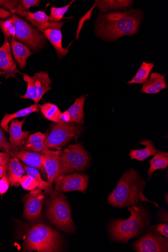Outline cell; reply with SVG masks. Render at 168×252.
<instances>
[{
  "label": "cell",
  "instance_id": "16",
  "mask_svg": "<svg viewBox=\"0 0 168 252\" xmlns=\"http://www.w3.org/2000/svg\"><path fill=\"white\" fill-rule=\"evenodd\" d=\"M26 119L19 121L17 119L10 122L8 128L10 136L9 141L11 146L16 149L20 150L24 143L28 138L31 131H22V126Z\"/></svg>",
  "mask_w": 168,
  "mask_h": 252
},
{
  "label": "cell",
  "instance_id": "26",
  "mask_svg": "<svg viewBox=\"0 0 168 252\" xmlns=\"http://www.w3.org/2000/svg\"><path fill=\"white\" fill-rule=\"evenodd\" d=\"M150 167L148 175L150 179L152 175L157 170L166 169L168 166V153L159 151L149 161Z\"/></svg>",
  "mask_w": 168,
  "mask_h": 252
},
{
  "label": "cell",
  "instance_id": "27",
  "mask_svg": "<svg viewBox=\"0 0 168 252\" xmlns=\"http://www.w3.org/2000/svg\"><path fill=\"white\" fill-rule=\"evenodd\" d=\"M133 1L121 0V1H95V4L101 12L112 10L123 9L132 5Z\"/></svg>",
  "mask_w": 168,
  "mask_h": 252
},
{
  "label": "cell",
  "instance_id": "1",
  "mask_svg": "<svg viewBox=\"0 0 168 252\" xmlns=\"http://www.w3.org/2000/svg\"><path fill=\"white\" fill-rule=\"evenodd\" d=\"M141 19V12L136 10L100 14L96 23V34L106 41L132 36L137 33Z\"/></svg>",
  "mask_w": 168,
  "mask_h": 252
},
{
  "label": "cell",
  "instance_id": "13",
  "mask_svg": "<svg viewBox=\"0 0 168 252\" xmlns=\"http://www.w3.org/2000/svg\"><path fill=\"white\" fill-rule=\"evenodd\" d=\"M62 151L61 150L52 151L44 148L40 152L47 175V182L53 188L55 180L59 174L60 156Z\"/></svg>",
  "mask_w": 168,
  "mask_h": 252
},
{
  "label": "cell",
  "instance_id": "8",
  "mask_svg": "<svg viewBox=\"0 0 168 252\" xmlns=\"http://www.w3.org/2000/svg\"><path fill=\"white\" fill-rule=\"evenodd\" d=\"M10 19L16 29L15 39L25 43L34 51L44 47L46 41L43 35L16 14H12Z\"/></svg>",
  "mask_w": 168,
  "mask_h": 252
},
{
  "label": "cell",
  "instance_id": "19",
  "mask_svg": "<svg viewBox=\"0 0 168 252\" xmlns=\"http://www.w3.org/2000/svg\"><path fill=\"white\" fill-rule=\"evenodd\" d=\"M25 173L26 171L19 159L14 157L10 158L7 165V177L10 186L12 187H19V180Z\"/></svg>",
  "mask_w": 168,
  "mask_h": 252
},
{
  "label": "cell",
  "instance_id": "3",
  "mask_svg": "<svg viewBox=\"0 0 168 252\" xmlns=\"http://www.w3.org/2000/svg\"><path fill=\"white\" fill-rule=\"evenodd\" d=\"M128 210L131 213L128 219H115L110 224L109 232L114 241L128 243L130 239L137 237L150 226V215L143 206H132Z\"/></svg>",
  "mask_w": 168,
  "mask_h": 252
},
{
  "label": "cell",
  "instance_id": "35",
  "mask_svg": "<svg viewBox=\"0 0 168 252\" xmlns=\"http://www.w3.org/2000/svg\"><path fill=\"white\" fill-rule=\"evenodd\" d=\"M19 2L26 10L30 9L32 7L39 6L40 3L39 0H21Z\"/></svg>",
  "mask_w": 168,
  "mask_h": 252
},
{
  "label": "cell",
  "instance_id": "14",
  "mask_svg": "<svg viewBox=\"0 0 168 252\" xmlns=\"http://www.w3.org/2000/svg\"><path fill=\"white\" fill-rule=\"evenodd\" d=\"M0 70L4 73L6 79L11 77L17 79L16 74L20 73L12 58L10 43L5 39L0 47Z\"/></svg>",
  "mask_w": 168,
  "mask_h": 252
},
{
  "label": "cell",
  "instance_id": "24",
  "mask_svg": "<svg viewBox=\"0 0 168 252\" xmlns=\"http://www.w3.org/2000/svg\"><path fill=\"white\" fill-rule=\"evenodd\" d=\"M86 96L83 95L77 98L74 103L67 110L70 117V122L80 125L84 123V106Z\"/></svg>",
  "mask_w": 168,
  "mask_h": 252
},
{
  "label": "cell",
  "instance_id": "42",
  "mask_svg": "<svg viewBox=\"0 0 168 252\" xmlns=\"http://www.w3.org/2000/svg\"><path fill=\"white\" fill-rule=\"evenodd\" d=\"M7 166H0V178L7 176Z\"/></svg>",
  "mask_w": 168,
  "mask_h": 252
},
{
  "label": "cell",
  "instance_id": "43",
  "mask_svg": "<svg viewBox=\"0 0 168 252\" xmlns=\"http://www.w3.org/2000/svg\"><path fill=\"white\" fill-rule=\"evenodd\" d=\"M0 75H4V73L1 70H0Z\"/></svg>",
  "mask_w": 168,
  "mask_h": 252
},
{
  "label": "cell",
  "instance_id": "23",
  "mask_svg": "<svg viewBox=\"0 0 168 252\" xmlns=\"http://www.w3.org/2000/svg\"><path fill=\"white\" fill-rule=\"evenodd\" d=\"M139 144L145 146L146 148L142 150H131L130 156L133 159L143 161L149 157L155 155L159 152L153 142L149 140H143L139 142Z\"/></svg>",
  "mask_w": 168,
  "mask_h": 252
},
{
  "label": "cell",
  "instance_id": "37",
  "mask_svg": "<svg viewBox=\"0 0 168 252\" xmlns=\"http://www.w3.org/2000/svg\"><path fill=\"white\" fill-rule=\"evenodd\" d=\"M9 185L7 176L3 177L0 180V194L3 195L8 191Z\"/></svg>",
  "mask_w": 168,
  "mask_h": 252
},
{
  "label": "cell",
  "instance_id": "34",
  "mask_svg": "<svg viewBox=\"0 0 168 252\" xmlns=\"http://www.w3.org/2000/svg\"><path fill=\"white\" fill-rule=\"evenodd\" d=\"M75 1H71L68 5L65 7L57 8L55 7H51V12L50 14V20L51 21L59 22L64 19V16L68 10L70 5L73 4Z\"/></svg>",
  "mask_w": 168,
  "mask_h": 252
},
{
  "label": "cell",
  "instance_id": "15",
  "mask_svg": "<svg viewBox=\"0 0 168 252\" xmlns=\"http://www.w3.org/2000/svg\"><path fill=\"white\" fill-rule=\"evenodd\" d=\"M26 18L37 29L43 32L48 29H56L60 30L65 24V22L51 21L49 16H48L44 12L39 11L35 13H32L27 11Z\"/></svg>",
  "mask_w": 168,
  "mask_h": 252
},
{
  "label": "cell",
  "instance_id": "29",
  "mask_svg": "<svg viewBox=\"0 0 168 252\" xmlns=\"http://www.w3.org/2000/svg\"><path fill=\"white\" fill-rule=\"evenodd\" d=\"M154 67V64L153 63H148L143 62L142 65L138 68L136 75L128 83L129 84H143L146 83L148 80L150 73Z\"/></svg>",
  "mask_w": 168,
  "mask_h": 252
},
{
  "label": "cell",
  "instance_id": "30",
  "mask_svg": "<svg viewBox=\"0 0 168 252\" xmlns=\"http://www.w3.org/2000/svg\"><path fill=\"white\" fill-rule=\"evenodd\" d=\"M27 174L33 177L38 183V188L44 190L46 193L51 194L53 191V188L51 187L47 181L43 180L38 170L31 167L26 165H22Z\"/></svg>",
  "mask_w": 168,
  "mask_h": 252
},
{
  "label": "cell",
  "instance_id": "40",
  "mask_svg": "<svg viewBox=\"0 0 168 252\" xmlns=\"http://www.w3.org/2000/svg\"><path fill=\"white\" fill-rule=\"evenodd\" d=\"M12 14L11 12L0 8V18L5 19Z\"/></svg>",
  "mask_w": 168,
  "mask_h": 252
},
{
  "label": "cell",
  "instance_id": "12",
  "mask_svg": "<svg viewBox=\"0 0 168 252\" xmlns=\"http://www.w3.org/2000/svg\"><path fill=\"white\" fill-rule=\"evenodd\" d=\"M44 199V193L39 189H35L24 197V216L27 220L35 221L39 219Z\"/></svg>",
  "mask_w": 168,
  "mask_h": 252
},
{
  "label": "cell",
  "instance_id": "17",
  "mask_svg": "<svg viewBox=\"0 0 168 252\" xmlns=\"http://www.w3.org/2000/svg\"><path fill=\"white\" fill-rule=\"evenodd\" d=\"M13 157L20 159L26 165L37 169L40 171L42 177L47 179V175L42 162L41 153L28 151L19 150Z\"/></svg>",
  "mask_w": 168,
  "mask_h": 252
},
{
  "label": "cell",
  "instance_id": "6",
  "mask_svg": "<svg viewBox=\"0 0 168 252\" xmlns=\"http://www.w3.org/2000/svg\"><path fill=\"white\" fill-rule=\"evenodd\" d=\"M89 163V155L82 145L80 143L70 145L60 154L59 175L82 171Z\"/></svg>",
  "mask_w": 168,
  "mask_h": 252
},
{
  "label": "cell",
  "instance_id": "39",
  "mask_svg": "<svg viewBox=\"0 0 168 252\" xmlns=\"http://www.w3.org/2000/svg\"><path fill=\"white\" fill-rule=\"evenodd\" d=\"M10 157L5 152H0V166H7Z\"/></svg>",
  "mask_w": 168,
  "mask_h": 252
},
{
  "label": "cell",
  "instance_id": "33",
  "mask_svg": "<svg viewBox=\"0 0 168 252\" xmlns=\"http://www.w3.org/2000/svg\"><path fill=\"white\" fill-rule=\"evenodd\" d=\"M19 182L22 188L27 191H31L38 187L37 181L29 174L23 175Z\"/></svg>",
  "mask_w": 168,
  "mask_h": 252
},
{
  "label": "cell",
  "instance_id": "41",
  "mask_svg": "<svg viewBox=\"0 0 168 252\" xmlns=\"http://www.w3.org/2000/svg\"><path fill=\"white\" fill-rule=\"evenodd\" d=\"M61 121L62 122L64 123H69L70 122V117L68 113V112L66 111L63 113H62L61 114Z\"/></svg>",
  "mask_w": 168,
  "mask_h": 252
},
{
  "label": "cell",
  "instance_id": "25",
  "mask_svg": "<svg viewBox=\"0 0 168 252\" xmlns=\"http://www.w3.org/2000/svg\"><path fill=\"white\" fill-rule=\"evenodd\" d=\"M39 109L40 105L34 104H32L31 106L22 109L15 113L6 114L0 124H1L4 131L8 132V124L11 121L19 118L26 117L34 112H37L39 111Z\"/></svg>",
  "mask_w": 168,
  "mask_h": 252
},
{
  "label": "cell",
  "instance_id": "21",
  "mask_svg": "<svg viewBox=\"0 0 168 252\" xmlns=\"http://www.w3.org/2000/svg\"><path fill=\"white\" fill-rule=\"evenodd\" d=\"M43 32L44 36L54 46L60 59L63 58L68 54V48L65 49L62 47V33L61 30L48 29Z\"/></svg>",
  "mask_w": 168,
  "mask_h": 252
},
{
  "label": "cell",
  "instance_id": "11",
  "mask_svg": "<svg viewBox=\"0 0 168 252\" xmlns=\"http://www.w3.org/2000/svg\"><path fill=\"white\" fill-rule=\"evenodd\" d=\"M133 248L138 252H167L168 240L156 232H151L135 241Z\"/></svg>",
  "mask_w": 168,
  "mask_h": 252
},
{
  "label": "cell",
  "instance_id": "9",
  "mask_svg": "<svg viewBox=\"0 0 168 252\" xmlns=\"http://www.w3.org/2000/svg\"><path fill=\"white\" fill-rule=\"evenodd\" d=\"M23 80L28 83L25 95L20 96L21 99H30L38 104L43 95L52 89L50 85L53 81L47 72L35 73L34 76L23 74Z\"/></svg>",
  "mask_w": 168,
  "mask_h": 252
},
{
  "label": "cell",
  "instance_id": "32",
  "mask_svg": "<svg viewBox=\"0 0 168 252\" xmlns=\"http://www.w3.org/2000/svg\"><path fill=\"white\" fill-rule=\"evenodd\" d=\"M0 150L4 151L12 157L20 150L15 149L11 146L5 136L1 124H0Z\"/></svg>",
  "mask_w": 168,
  "mask_h": 252
},
{
  "label": "cell",
  "instance_id": "2",
  "mask_svg": "<svg viewBox=\"0 0 168 252\" xmlns=\"http://www.w3.org/2000/svg\"><path fill=\"white\" fill-rule=\"evenodd\" d=\"M146 188V181L134 169L127 171L119 179L116 188L108 197V203L114 208H123L136 205L141 201H149L143 194Z\"/></svg>",
  "mask_w": 168,
  "mask_h": 252
},
{
  "label": "cell",
  "instance_id": "7",
  "mask_svg": "<svg viewBox=\"0 0 168 252\" xmlns=\"http://www.w3.org/2000/svg\"><path fill=\"white\" fill-rule=\"evenodd\" d=\"M82 131L80 124L74 123H54L50 133L46 136L44 147L61 150L74 138H77Z\"/></svg>",
  "mask_w": 168,
  "mask_h": 252
},
{
  "label": "cell",
  "instance_id": "4",
  "mask_svg": "<svg viewBox=\"0 0 168 252\" xmlns=\"http://www.w3.org/2000/svg\"><path fill=\"white\" fill-rule=\"evenodd\" d=\"M61 244V237L54 229L38 224L31 229L24 248L30 252H58Z\"/></svg>",
  "mask_w": 168,
  "mask_h": 252
},
{
  "label": "cell",
  "instance_id": "28",
  "mask_svg": "<svg viewBox=\"0 0 168 252\" xmlns=\"http://www.w3.org/2000/svg\"><path fill=\"white\" fill-rule=\"evenodd\" d=\"M40 110L43 116L48 120L54 123H61L62 112L59 107L51 103L40 105Z\"/></svg>",
  "mask_w": 168,
  "mask_h": 252
},
{
  "label": "cell",
  "instance_id": "10",
  "mask_svg": "<svg viewBox=\"0 0 168 252\" xmlns=\"http://www.w3.org/2000/svg\"><path fill=\"white\" fill-rule=\"evenodd\" d=\"M89 181V177L85 174L77 173L71 174H61L55 179V187L54 190L68 192L79 191L85 193Z\"/></svg>",
  "mask_w": 168,
  "mask_h": 252
},
{
  "label": "cell",
  "instance_id": "22",
  "mask_svg": "<svg viewBox=\"0 0 168 252\" xmlns=\"http://www.w3.org/2000/svg\"><path fill=\"white\" fill-rule=\"evenodd\" d=\"M46 134L41 132L31 134L20 150L41 152L44 147Z\"/></svg>",
  "mask_w": 168,
  "mask_h": 252
},
{
  "label": "cell",
  "instance_id": "5",
  "mask_svg": "<svg viewBox=\"0 0 168 252\" xmlns=\"http://www.w3.org/2000/svg\"><path fill=\"white\" fill-rule=\"evenodd\" d=\"M48 204L46 216L59 230L67 233H73L76 230L71 219V210L66 197L62 192L53 190Z\"/></svg>",
  "mask_w": 168,
  "mask_h": 252
},
{
  "label": "cell",
  "instance_id": "38",
  "mask_svg": "<svg viewBox=\"0 0 168 252\" xmlns=\"http://www.w3.org/2000/svg\"><path fill=\"white\" fill-rule=\"evenodd\" d=\"M158 233L168 239V225L166 223H160L157 226Z\"/></svg>",
  "mask_w": 168,
  "mask_h": 252
},
{
  "label": "cell",
  "instance_id": "36",
  "mask_svg": "<svg viewBox=\"0 0 168 252\" xmlns=\"http://www.w3.org/2000/svg\"><path fill=\"white\" fill-rule=\"evenodd\" d=\"M18 4V1H0V6L8 9L12 14Z\"/></svg>",
  "mask_w": 168,
  "mask_h": 252
},
{
  "label": "cell",
  "instance_id": "31",
  "mask_svg": "<svg viewBox=\"0 0 168 252\" xmlns=\"http://www.w3.org/2000/svg\"><path fill=\"white\" fill-rule=\"evenodd\" d=\"M0 29L2 31L5 40L15 38L16 29L10 18L4 20H0Z\"/></svg>",
  "mask_w": 168,
  "mask_h": 252
},
{
  "label": "cell",
  "instance_id": "20",
  "mask_svg": "<svg viewBox=\"0 0 168 252\" xmlns=\"http://www.w3.org/2000/svg\"><path fill=\"white\" fill-rule=\"evenodd\" d=\"M9 40L14 58L19 64L20 69H23L28 64V58L33 54L27 45L16 41L13 38Z\"/></svg>",
  "mask_w": 168,
  "mask_h": 252
},
{
  "label": "cell",
  "instance_id": "18",
  "mask_svg": "<svg viewBox=\"0 0 168 252\" xmlns=\"http://www.w3.org/2000/svg\"><path fill=\"white\" fill-rule=\"evenodd\" d=\"M165 75L159 73H152L150 78L143 84L141 93L148 94H159L160 91L167 88Z\"/></svg>",
  "mask_w": 168,
  "mask_h": 252
}]
</instances>
